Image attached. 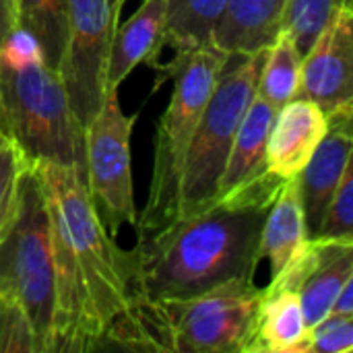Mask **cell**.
Here are the masks:
<instances>
[{
  "instance_id": "cell-14",
  "label": "cell",
  "mask_w": 353,
  "mask_h": 353,
  "mask_svg": "<svg viewBox=\"0 0 353 353\" xmlns=\"http://www.w3.org/2000/svg\"><path fill=\"white\" fill-rule=\"evenodd\" d=\"M312 335L304 319L300 288L271 279L261 288L246 353H310Z\"/></svg>"
},
{
  "instance_id": "cell-8",
  "label": "cell",
  "mask_w": 353,
  "mask_h": 353,
  "mask_svg": "<svg viewBox=\"0 0 353 353\" xmlns=\"http://www.w3.org/2000/svg\"><path fill=\"white\" fill-rule=\"evenodd\" d=\"M139 112L124 114L118 87H108L103 103L85 128V178L105 230L116 238L122 225L137 228L130 168V137Z\"/></svg>"
},
{
  "instance_id": "cell-11",
  "label": "cell",
  "mask_w": 353,
  "mask_h": 353,
  "mask_svg": "<svg viewBox=\"0 0 353 353\" xmlns=\"http://www.w3.org/2000/svg\"><path fill=\"white\" fill-rule=\"evenodd\" d=\"M298 97L327 114L353 108V2L341 4L302 58Z\"/></svg>"
},
{
  "instance_id": "cell-16",
  "label": "cell",
  "mask_w": 353,
  "mask_h": 353,
  "mask_svg": "<svg viewBox=\"0 0 353 353\" xmlns=\"http://www.w3.org/2000/svg\"><path fill=\"white\" fill-rule=\"evenodd\" d=\"M288 2L290 0H228L215 25L213 43L230 56L267 50L285 27Z\"/></svg>"
},
{
  "instance_id": "cell-29",
  "label": "cell",
  "mask_w": 353,
  "mask_h": 353,
  "mask_svg": "<svg viewBox=\"0 0 353 353\" xmlns=\"http://www.w3.org/2000/svg\"><path fill=\"white\" fill-rule=\"evenodd\" d=\"M12 143L10 139V132H8V124H6V116H4V108H2V101H0V147Z\"/></svg>"
},
{
  "instance_id": "cell-4",
  "label": "cell",
  "mask_w": 353,
  "mask_h": 353,
  "mask_svg": "<svg viewBox=\"0 0 353 353\" xmlns=\"http://www.w3.org/2000/svg\"><path fill=\"white\" fill-rule=\"evenodd\" d=\"M0 101L12 143L35 161L85 168V132L62 81L29 33L14 27L0 50Z\"/></svg>"
},
{
  "instance_id": "cell-1",
  "label": "cell",
  "mask_w": 353,
  "mask_h": 353,
  "mask_svg": "<svg viewBox=\"0 0 353 353\" xmlns=\"http://www.w3.org/2000/svg\"><path fill=\"white\" fill-rule=\"evenodd\" d=\"M267 211L269 207L213 203L199 213L172 219L153 234L139 236L132 248L134 296L180 300L232 279H254Z\"/></svg>"
},
{
  "instance_id": "cell-9",
  "label": "cell",
  "mask_w": 353,
  "mask_h": 353,
  "mask_svg": "<svg viewBox=\"0 0 353 353\" xmlns=\"http://www.w3.org/2000/svg\"><path fill=\"white\" fill-rule=\"evenodd\" d=\"M118 21L120 8L112 0H68V37L56 72L83 132L108 91V54Z\"/></svg>"
},
{
  "instance_id": "cell-22",
  "label": "cell",
  "mask_w": 353,
  "mask_h": 353,
  "mask_svg": "<svg viewBox=\"0 0 353 353\" xmlns=\"http://www.w3.org/2000/svg\"><path fill=\"white\" fill-rule=\"evenodd\" d=\"M345 2L353 0H290L285 12V27L292 31L302 56L327 25L329 17Z\"/></svg>"
},
{
  "instance_id": "cell-24",
  "label": "cell",
  "mask_w": 353,
  "mask_h": 353,
  "mask_svg": "<svg viewBox=\"0 0 353 353\" xmlns=\"http://www.w3.org/2000/svg\"><path fill=\"white\" fill-rule=\"evenodd\" d=\"M314 238L353 242V165L343 172Z\"/></svg>"
},
{
  "instance_id": "cell-20",
  "label": "cell",
  "mask_w": 353,
  "mask_h": 353,
  "mask_svg": "<svg viewBox=\"0 0 353 353\" xmlns=\"http://www.w3.org/2000/svg\"><path fill=\"white\" fill-rule=\"evenodd\" d=\"M14 27L33 37L43 62L58 68L68 37V0H12Z\"/></svg>"
},
{
  "instance_id": "cell-2",
  "label": "cell",
  "mask_w": 353,
  "mask_h": 353,
  "mask_svg": "<svg viewBox=\"0 0 353 353\" xmlns=\"http://www.w3.org/2000/svg\"><path fill=\"white\" fill-rule=\"evenodd\" d=\"M261 288L232 279L199 296L147 300L134 296L110 327L105 347L174 353H246Z\"/></svg>"
},
{
  "instance_id": "cell-26",
  "label": "cell",
  "mask_w": 353,
  "mask_h": 353,
  "mask_svg": "<svg viewBox=\"0 0 353 353\" xmlns=\"http://www.w3.org/2000/svg\"><path fill=\"white\" fill-rule=\"evenodd\" d=\"M0 352L37 353L33 333L25 316L4 302H0Z\"/></svg>"
},
{
  "instance_id": "cell-17",
  "label": "cell",
  "mask_w": 353,
  "mask_h": 353,
  "mask_svg": "<svg viewBox=\"0 0 353 353\" xmlns=\"http://www.w3.org/2000/svg\"><path fill=\"white\" fill-rule=\"evenodd\" d=\"M310 240L298 176L281 184L277 196L273 199L259 242V259L269 261L271 273L277 275Z\"/></svg>"
},
{
  "instance_id": "cell-5",
  "label": "cell",
  "mask_w": 353,
  "mask_h": 353,
  "mask_svg": "<svg viewBox=\"0 0 353 353\" xmlns=\"http://www.w3.org/2000/svg\"><path fill=\"white\" fill-rule=\"evenodd\" d=\"M228 56L211 43L168 62L165 68L176 77V85L155 132L151 184L147 203L137 213V236L153 234L178 215L180 184L190 141Z\"/></svg>"
},
{
  "instance_id": "cell-19",
  "label": "cell",
  "mask_w": 353,
  "mask_h": 353,
  "mask_svg": "<svg viewBox=\"0 0 353 353\" xmlns=\"http://www.w3.org/2000/svg\"><path fill=\"white\" fill-rule=\"evenodd\" d=\"M228 0H168L163 48H174L176 58L213 43L215 25Z\"/></svg>"
},
{
  "instance_id": "cell-15",
  "label": "cell",
  "mask_w": 353,
  "mask_h": 353,
  "mask_svg": "<svg viewBox=\"0 0 353 353\" xmlns=\"http://www.w3.org/2000/svg\"><path fill=\"white\" fill-rule=\"evenodd\" d=\"M168 0H141L139 8L118 21L108 54V87H120L139 64H155L163 50Z\"/></svg>"
},
{
  "instance_id": "cell-10",
  "label": "cell",
  "mask_w": 353,
  "mask_h": 353,
  "mask_svg": "<svg viewBox=\"0 0 353 353\" xmlns=\"http://www.w3.org/2000/svg\"><path fill=\"white\" fill-rule=\"evenodd\" d=\"M277 110L263 97L250 101L221 176L215 203L236 207H271L281 180L267 170V139Z\"/></svg>"
},
{
  "instance_id": "cell-25",
  "label": "cell",
  "mask_w": 353,
  "mask_h": 353,
  "mask_svg": "<svg viewBox=\"0 0 353 353\" xmlns=\"http://www.w3.org/2000/svg\"><path fill=\"white\" fill-rule=\"evenodd\" d=\"M310 353H352L353 352V316H327L312 331Z\"/></svg>"
},
{
  "instance_id": "cell-28",
  "label": "cell",
  "mask_w": 353,
  "mask_h": 353,
  "mask_svg": "<svg viewBox=\"0 0 353 353\" xmlns=\"http://www.w3.org/2000/svg\"><path fill=\"white\" fill-rule=\"evenodd\" d=\"M14 29V6L12 0H0V50Z\"/></svg>"
},
{
  "instance_id": "cell-21",
  "label": "cell",
  "mask_w": 353,
  "mask_h": 353,
  "mask_svg": "<svg viewBox=\"0 0 353 353\" xmlns=\"http://www.w3.org/2000/svg\"><path fill=\"white\" fill-rule=\"evenodd\" d=\"M302 52L288 27H283L273 43L267 48L256 95L271 103L275 110L283 108L288 101L298 97L300 89V72H302Z\"/></svg>"
},
{
  "instance_id": "cell-30",
  "label": "cell",
  "mask_w": 353,
  "mask_h": 353,
  "mask_svg": "<svg viewBox=\"0 0 353 353\" xmlns=\"http://www.w3.org/2000/svg\"><path fill=\"white\" fill-rule=\"evenodd\" d=\"M112 2H114V4H116V6H118L120 10H122V4H124L126 0H112Z\"/></svg>"
},
{
  "instance_id": "cell-6",
  "label": "cell",
  "mask_w": 353,
  "mask_h": 353,
  "mask_svg": "<svg viewBox=\"0 0 353 353\" xmlns=\"http://www.w3.org/2000/svg\"><path fill=\"white\" fill-rule=\"evenodd\" d=\"M0 302L25 316L37 353H52L54 261L50 211L33 163L23 174L17 215L0 238Z\"/></svg>"
},
{
  "instance_id": "cell-18",
  "label": "cell",
  "mask_w": 353,
  "mask_h": 353,
  "mask_svg": "<svg viewBox=\"0 0 353 353\" xmlns=\"http://www.w3.org/2000/svg\"><path fill=\"white\" fill-rule=\"evenodd\" d=\"M321 256L300 288V302L308 329L323 323L343 285L353 279V242L321 240Z\"/></svg>"
},
{
  "instance_id": "cell-23",
  "label": "cell",
  "mask_w": 353,
  "mask_h": 353,
  "mask_svg": "<svg viewBox=\"0 0 353 353\" xmlns=\"http://www.w3.org/2000/svg\"><path fill=\"white\" fill-rule=\"evenodd\" d=\"M29 165L31 161L14 143L0 147V238L6 234L17 215L23 174Z\"/></svg>"
},
{
  "instance_id": "cell-12",
  "label": "cell",
  "mask_w": 353,
  "mask_h": 353,
  "mask_svg": "<svg viewBox=\"0 0 353 353\" xmlns=\"http://www.w3.org/2000/svg\"><path fill=\"white\" fill-rule=\"evenodd\" d=\"M329 128L298 176L308 236L314 238L343 172L352 165L353 108L327 114Z\"/></svg>"
},
{
  "instance_id": "cell-27",
  "label": "cell",
  "mask_w": 353,
  "mask_h": 353,
  "mask_svg": "<svg viewBox=\"0 0 353 353\" xmlns=\"http://www.w3.org/2000/svg\"><path fill=\"white\" fill-rule=\"evenodd\" d=\"M329 316H341V319H350L353 316V279H350L343 290L339 292V296L335 298Z\"/></svg>"
},
{
  "instance_id": "cell-13",
  "label": "cell",
  "mask_w": 353,
  "mask_h": 353,
  "mask_svg": "<svg viewBox=\"0 0 353 353\" xmlns=\"http://www.w3.org/2000/svg\"><path fill=\"white\" fill-rule=\"evenodd\" d=\"M329 128L327 112L306 97L277 110L267 139V170L281 182L300 176Z\"/></svg>"
},
{
  "instance_id": "cell-7",
  "label": "cell",
  "mask_w": 353,
  "mask_h": 353,
  "mask_svg": "<svg viewBox=\"0 0 353 353\" xmlns=\"http://www.w3.org/2000/svg\"><path fill=\"white\" fill-rule=\"evenodd\" d=\"M265 54L267 50L228 56L223 68L219 70L190 141L180 184V209L176 217L199 213L215 203L232 143L250 101L256 95Z\"/></svg>"
},
{
  "instance_id": "cell-3",
  "label": "cell",
  "mask_w": 353,
  "mask_h": 353,
  "mask_svg": "<svg viewBox=\"0 0 353 353\" xmlns=\"http://www.w3.org/2000/svg\"><path fill=\"white\" fill-rule=\"evenodd\" d=\"M33 168L48 209L70 244L87 296L91 331L97 350H103L110 327L122 316L134 296V254L120 248L105 230L89 194L83 165L35 161Z\"/></svg>"
}]
</instances>
